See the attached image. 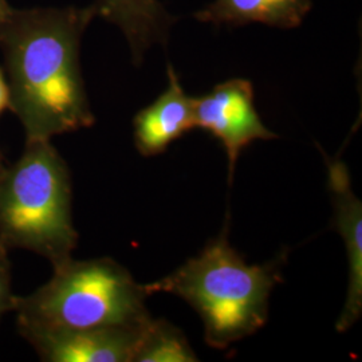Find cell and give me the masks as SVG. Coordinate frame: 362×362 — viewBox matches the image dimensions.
Masks as SVG:
<instances>
[{
    "mask_svg": "<svg viewBox=\"0 0 362 362\" xmlns=\"http://www.w3.org/2000/svg\"><path fill=\"white\" fill-rule=\"evenodd\" d=\"M95 16L93 4L13 8L0 25L8 109L26 141H49L95 122L79 65L81 39Z\"/></svg>",
    "mask_w": 362,
    "mask_h": 362,
    "instance_id": "obj_1",
    "label": "cell"
},
{
    "mask_svg": "<svg viewBox=\"0 0 362 362\" xmlns=\"http://www.w3.org/2000/svg\"><path fill=\"white\" fill-rule=\"evenodd\" d=\"M278 282L279 262L247 264L230 246L224 230L199 257L144 288L148 296L169 293L187 300L204 322L208 345L226 349L266 324L269 299Z\"/></svg>",
    "mask_w": 362,
    "mask_h": 362,
    "instance_id": "obj_2",
    "label": "cell"
},
{
    "mask_svg": "<svg viewBox=\"0 0 362 362\" xmlns=\"http://www.w3.org/2000/svg\"><path fill=\"white\" fill-rule=\"evenodd\" d=\"M50 281L26 297L15 298L21 330H79L148 322L144 285L110 258L65 262Z\"/></svg>",
    "mask_w": 362,
    "mask_h": 362,
    "instance_id": "obj_3",
    "label": "cell"
},
{
    "mask_svg": "<svg viewBox=\"0 0 362 362\" xmlns=\"http://www.w3.org/2000/svg\"><path fill=\"white\" fill-rule=\"evenodd\" d=\"M71 177L49 141H26L22 156L0 176V242L52 262L71 258L78 233L71 215Z\"/></svg>",
    "mask_w": 362,
    "mask_h": 362,
    "instance_id": "obj_4",
    "label": "cell"
},
{
    "mask_svg": "<svg viewBox=\"0 0 362 362\" xmlns=\"http://www.w3.org/2000/svg\"><path fill=\"white\" fill-rule=\"evenodd\" d=\"M194 125L218 139L226 149L230 181L243 149L257 140L278 136L264 127L254 105V88L248 79L233 78L194 98Z\"/></svg>",
    "mask_w": 362,
    "mask_h": 362,
    "instance_id": "obj_5",
    "label": "cell"
},
{
    "mask_svg": "<svg viewBox=\"0 0 362 362\" xmlns=\"http://www.w3.org/2000/svg\"><path fill=\"white\" fill-rule=\"evenodd\" d=\"M146 324L79 330H21V334L42 361L133 362Z\"/></svg>",
    "mask_w": 362,
    "mask_h": 362,
    "instance_id": "obj_6",
    "label": "cell"
},
{
    "mask_svg": "<svg viewBox=\"0 0 362 362\" xmlns=\"http://www.w3.org/2000/svg\"><path fill=\"white\" fill-rule=\"evenodd\" d=\"M326 163L334 224L344 239L349 264L348 297L336 324L337 332L344 333L360 320L362 313V204L351 189L348 167L327 157Z\"/></svg>",
    "mask_w": 362,
    "mask_h": 362,
    "instance_id": "obj_7",
    "label": "cell"
},
{
    "mask_svg": "<svg viewBox=\"0 0 362 362\" xmlns=\"http://www.w3.org/2000/svg\"><path fill=\"white\" fill-rule=\"evenodd\" d=\"M168 86L149 106L133 118V137L143 156H157L167 151L194 125V97L181 88L175 67L168 65Z\"/></svg>",
    "mask_w": 362,
    "mask_h": 362,
    "instance_id": "obj_8",
    "label": "cell"
},
{
    "mask_svg": "<svg viewBox=\"0 0 362 362\" xmlns=\"http://www.w3.org/2000/svg\"><path fill=\"white\" fill-rule=\"evenodd\" d=\"M93 7L97 16L121 30L136 66L143 64L151 47L168 45L176 23V16L160 0H94Z\"/></svg>",
    "mask_w": 362,
    "mask_h": 362,
    "instance_id": "obj_9",
    "label": "cell"
},
{
    "mask_svg": "<svg viewBox=\"0 0 362 362\" xmlns=\"http://www.w3.org/2000/svg\"><path fill=\"white\" fill-rule=\"evenodd\" d=\"M311 7V0H214L194 16L215 26L260 23L288 30L300 26Z\"/></svg>",
    "mask_w": 362,
    "mask_h": 362,
    "instance_id": "obj_10",
    "label": "cell"
},
{
    "mask_svg": "<svg viewBox=\"0 0 362 362\" xmlns=\"http://www.w3.org/2000/svg\"><path fill=\"white\" fill-rule=\"evenodd\" d=\"M197 357L176 326L151 318L144 327L133 362H194Z\"/></svg>",
    "mask_w": 362,
    "mask_h": 362,
    "instance_id": "obj_11",
    "label": "cell"
},
{
    "mask_svg": "<svg viewBox=\"0 0 362 362\" xmlns=\"http://www.w3.org/2000/svg\"><path fill=\"white\" fill-rule=\"evenodd\" d=\"M7 250L8 248L0 242V321L7 313L13 310L16 298L13 293L11 264Z\"/></svg>",
    "mask_w": 362,
    "mask_h": 362,
    "instance_id": "obj_12",
    "label": "cell"
},
{
    "mask_svg": "<svg viewBox=\"0 0 362 362\" xmlns=\"http://www.w3.org/2000/svg\"><path fill=\"white\" fill-rule=\"evenodd\" d=\"M10 107V91H8V83L4 77L1 69H0V115Z\"/></svg>",
    "mask_w": 362,
    "mask_h": 362,
    "instance_id": "obj_13",
    "label": "cell"
},
{
    "mask_svg": "<svg viewBox=\"0 0 362 362\" xmlns=\"http://www.w3.org/2000/svg\"><path fill=\"white\" fill-rule=\"evenodd\" d=\"M13 7L7 3V0H0V25L6 21L8 13H11Z\"/></svg>",
    "mask_w": 362,
    "mask_h": 362,
    "instance_id": "obj_14",
    "label": "cell"
},
{
    "mask_svg": "<svg viewBox=\"0 0 362 362\" xmlns=\"http://www.w3.org/2000/svg\"><path fill=\"white\" fill-rule=\"evenodd\" d=\"M4 163H3V160H1V157H0V176H1V173H3V170H4Z\"/></svg>",
    "mask_w": 362,
    "mask_h": 362,
    "instance_id": "obj_15",
    "label": "cell"
}]
</instances>
